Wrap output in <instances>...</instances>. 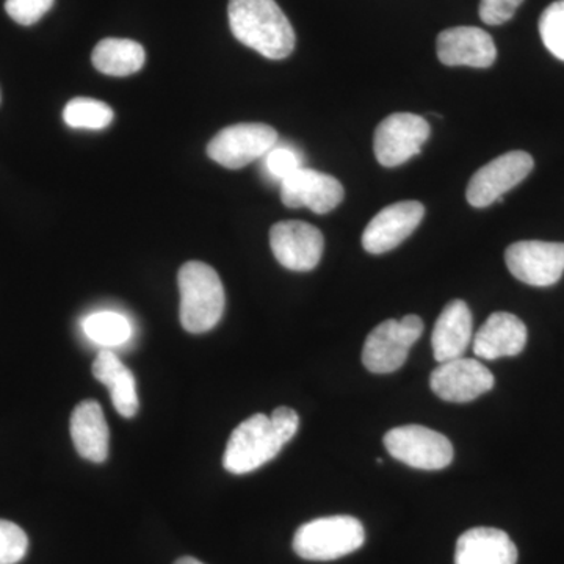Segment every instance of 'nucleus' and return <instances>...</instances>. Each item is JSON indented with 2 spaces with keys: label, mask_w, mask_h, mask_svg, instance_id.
Wrapping results in <instances>:
<instances>
[{
  "label": "nucleus",
  "mask_w": 564,
  "mask_h": 564,
  "mask_svg": "<svg viewBox=\"0 0 564 564\" xmlns=\"http://www.w3.org/2000/svg\"><path fill=\"white\" fill-rule=\"evenodd\" d=\"M425 206L419 202H400L378 212L362 232L364 250L384 254L403 243L421 225Z\"/></svg>",
  "instance_id": "ddd939ff"
},
{
  "label": "nucleus",
  "mask_w": 564,
  "mask_h": 564,
  "mask_svg": "<svg viewBox=\"0 0 564 564\" xmlns=\"http://www.w3.org/2000/svg\"><path fill=\"white\" fill-rule=\"evenodd\" d=\"M505 262L516 280L533 288H551L564 273V243L516 242L505 251Z\"/></svg>",
  "instance_id": "9d476101"
},
{
  "label": "nucleus",
  "mask_w": 564,
  "mask_h": 564,
  "mask_svg": "<svg viewBox=\"0 0 564 564\" xmlns=\"http://www.w3.org/2000/svg\"><path fill=\"white\" fill-rule=\"evenodd\" d=\"M343 184L332 174L300 169L281 182V199L291 209L307 207L315 214H328L343 203Z\"/></svg>",
  "instance_id": "4468645a"
},
{
  "label": "nucleus",
  "mask_w": 564,
  "mask_h": 564,
  "mask_svg": "<svg viewBox=\"0 0 564 564\" xmlns=\"http://www.w3.org/2000/svg\"><path fill=\"white\" fill-rule=\"evenodd\" d=\"M430 139V124L414 113H392L378 124L373 137L375 158L386 166L403 165L421 154Z\"/></svg>",
  "instance_id": "6e6552de"
},
{
  "label": "nucleus",
  "mask_w": 564,
  "mask_h": 564,
  "mask_svg": "<svg viewBox=\"0 0 564 564\" xmlns=\"http://www.w3.org/2000/svg\"><path fill=\"white\" fill-rule=\"evenodd\" d=\"M522 2L524 0H481L478 13L485 24L500 25L514 17Z\"/></svg>",
  "instance_id": "cd10ccee"
},
{
  "label": "nucleus",
  "mask_w": 564,
  "mask_h": 564,
  "mask_svg": "<svg viewBox=\"0 0 564 564\" xmlns=\"http://www.w3.org/2000/svg\"><path fill=\"white\" fill-rule=\"evenodd\" d=\"M181 292L180 317L185 332H210L225 313V288L218 273L207 263H184L177 274Z\"/></svg>",
  "instance_id": "f03ea898"
},
{
  "label": "nucleus",
  "mask_w": 564,
  "mask_h": 564,
  "mask_svg": "<svg viewBox=\"0 0 564 564\" xmlns=\"http://www.w3.org/2000/svg\"><path fill=\"white\" fill-rule=\"evenodd\" d=\"M265 159V169L270 176L276 181L288 180L291 174L299 172L303 169V159L299 151L293 150L291 147H273L272 150L263 155Z\"/></svg>",
  "instance_id": "a878e982"
},
{
  "label": "nucleus",
  "mask_w": 564,
  "mask_h": 564,
  "mask_svg": "<svg viewBox=\"0 0 564 564\" xmlns=\"http://www.w3.org/2000/svg\"><path fill=\"white\" fill-rule=\"evenodd\" d=\"M533 158L525 151H510L474 174L467 185V203L477 209L502 203L503 195L532 173Z\"/></svg>",
  "instance_id": "1a4fd4ad"
},
{
  "label": "nucleus",
  "mask_w": 564,
  "mask_h": 564,
  "mask_svg": "<svg viewBox=\"0 0 564 564\" xmlns=\"http://www.w3.org/2000/svg\"><path fill=\"white\" fill-rule=\"evenodd\" d=\"M272 421L276 426L278 432L284 437L285 443H291L292 437L295 436L300 429V417L295 410L288 406H280L273 411Z\"/></svg>",
  "instance_id": "c85d7f7f"
},
{
  "label": "nucleus",
  "mask_w": 564,
  "mask_h": 564,
  "mask_svg": "<svg viewBox=\"0 0 564 564\" xmlns=\"http://www.w3.org/2000/svg\"><path fill=\"white\" fill-rule=\"evenodd\" d=\"M91 62L99 73L124 77L139 73L147 62V52L137 41L106 39L96 44Z\"/></svg>",
  "instance_id": "412c9836"
},
{
  "label": "nucleus",
  "mask_w": 564,
  "mask_h": 564,
  "mask_svg": "<svg viewBox=\"0 0 564 564\" xmlns=\"http://www.w3.org/2000/svg\"><path fill=\"white\" fill-rule=\"evenodd\" d=\"M436 51L437 58L447 66L489 68L497 57L492 36L478 28H454L441 32Z\"/></svg>",
  "instance_id": "2eb2a0df"
},
{
  "label": "nucleus",
  "mask_w": 564,
  "mask_h": 564,
  "mask_svg": "<svg viewBox=\"0 0 564 564\" xmlns=\"http://www.w3.org/2000/svg\"><path fill=\"white\" fill-rule=\"evenodd\" d=\"M96 380L109 389L115 410L122 417L131 419L139 411L135 377L113 351L102 350L93 362Z\"/></svg>",
  "instance_id": "aec40b11"
},
{
  "label": "nucleus",
  "mask_w": 564,
  "mask_h": 564,
  "mask_svg": "<svg viewBox=\"0 0 564 564\" xmlns=\"http://www.w3.org/2000/svg\"><path fill=\"white\" fill-rule=\"evenodd\" d=\"M70 437L77 454L88 462L101 464L109 456L110 432L101 404L84 400L70 414Z\"/></svg>",
  "instance_id": "f3484780"
},
{
  "label": "nucleus",
  "mask_w": 564,
  "mask_h": 564,
  "mask_svg": "<svg viewBox=\"0 0 564 564\" xmlns=\"http://www.w3.org/2000/svg\"><path fill=\"white\" fill-rule=\"evenodd\" d=\"M423 333L419 315H404L402 321H386L375 326L362 348V362L369 372H397L406 362L411 347Z\"/></svg>",
  "instance_id": "39448f33"
},
{
  "label": "nucleus",
  "mask_w": 564,
  "mask_h": 564,
  "mask_svg": "<svg viewBox=\"0 0 564 564\" xmlns=\"http://www.w3.org/2000/svg\"><path fill=\"white\" fill-rule=\"evenodd\" d=\"M278 144V132L262 122H240L218 132L207 144V155L218 165L239 170L262 159Z\"/></svg>",
  "instance_id": "0eeeda50"
},
{
  "label": "nucleus",
  "mask_w": 564,
  "mask_h": 564,
  "mask_svg": "<svg viewBox=\"0 0 564 564\" xmlns=\"http://www.w3.org/2000/svg\"><path fill=\"white\" fill-rule=\"evenodd\" d=\"M430 388L444 402L469 403L494 388V375L478 359L456 358L440 362Z\"/></svg>",
  "instance_id": "f8f14e48"
},
{
  "label": "nucleus",
  "mask_w": 564,
  "mask_h": 564,
  "mask_svg": "<svg viewBox=\"0 0 564 564\" xmlns=\"http://www.w3.org/2000/svg\"><path fill=\"white\" fill-rule=\"evenodd\" d=\"M540 35L547 51L564 62V0H556L543 11Z\"/></svg>",
  "instance_id": "b1692460"
},
{
  "label": "nucleus",
  "mask_w": 564,
  "mask_h": 564,
  "mask_svg": "<svg viewBox=\"0 0 564 564\" xmlns=\"http://www.w3.org/2000/svg\"><path fill=\"white\" fill-rule=\"evenodd\" d=\"M384 447L397 462L414 469L441 470L454 462L451 441L422 425L395 426L386 433Z\"/></svg>",
  "instance_id": "423d86ee"
},
{
  "label": "nucleus",
  "mask_w": 564,
  "mask_h": 564,
  "mask_svg": "<svg viewBox=\"0 0 564 564\" xmlns=\"http://www.w3.org/2000/svg\"><path fill=\"white\" fill-rule=\"evenodd\" d=\"M174 564H204L199 562V560L192 558V556H182V558L177 560Z\"/></svg>",
  "instance_id": "c756f323"
},
{
  "label": "nucleus",
  "mask_w": 564,
  "mask_h": 564,
  "mask_svg": "<svg viewBox=\"0 0 564 564\" xmlns=\"http://www.w3.org/2000/svg\"><path fill=\"white\" fill-rule=\"evenodd\" d=\"M29 538L14 522L0 519V564H17L28 554Z\"/></svg>",
  "instance_id": "393cba45"
},
{
  "label": "nucleus",
  "mask_w": 564,
  "mask_h": 564,
  "mask_svg": "<svg viewBox=\"0 0 564 564\" xmlns=\"http://www.w3.org/2000/svg\"><path fill=\"white\" fill-rule=\"evenodd\" d=\"M474 322L469 306L463 300H452L434 325L432 345L437 362L462 358L473 343Z\"/></svg>",
  "instance_id": "6ab92c4d"
},
{
  "label": "nucleus",
  "mask_w": 564,
  "mask_h": 564,
  "mask_svg": "<svg viewBox=\"0 0 564 564\" xmlns=\"http://www.w3.org/2000/svg\"><path fill=\"white\" fill-rule=\"evenodd\" d=\"M527 337L529 333L521 318L510 313H494L475 334L474 352L486 361L518 356L525 348Z\"/></svg>",
  "instance_id": "dca6fc26"
},
{
  "label": "nucleus",
  "mask_w": 564,
  "mask_h": 564,
  "mask_svg": "<svg viewBox=\"0 0 564 564\" xmlns=\"http://www.w3.org/2000/svg\"><path fill=\"white\" fill-rule=\"evenodd\" d=\"M366 530L351 516H329L306 522L293 536V551L310 562H333L361 549Z\"/></svg>",
  "instance_id": "7ed1b4c3"
},
{
  "label": "nucleus",
  "mask_w": 564,
  "mask_h": 564,
  "mask_svg": "<svg viewBox=\"0 0 564 564\" xmlns=\"http://www.w3.org/2000/svg\"><path fill=\"white\" fill-rule=\"evenodd\" d=\"M285 444L288 443L278 432L270 415H251L240 423L229 437L223 456V466L234 475L254 473L259 467L276 458Z\"/></svg>",
  "instance_id": "20e7f679"
},
{
  "label": "nucleus",
  "mask_w": 564,
  "mask_h": 564,
  "mask_svg": "<svg viewBox=\"0 0 564 564\" xmlns=\"http://www.w3.org/2000/svg\"><path fill=\"white\" fill-rule=\"evenodd\" d=\"M85 336L102 347H118L132 336V325L126 315L113 311L93 313L82 322Z\"/></svg>",
  "instance_id": "4be33fe9"
},
{
  "label": "nucleus",
  "mask_w": 564,
  "mask_h": 564,
  "mask_svg": "<svg viewBox=\"0 0 564 564\" xmlns=\"http://www.w3.org/2000/svg\"><path fill=\"white\" fill-rule=\"evenodd\" d=\"M113 117V110L106 102L91 98L70 99L63 110V120L74 129L99 131L110 126Z\"/></svg>",
  "instance_id": "5701e85b"
},
{
  "label": "nucleus",
  "mask_w": 564,
  "mask_h": 564,
  "mask_svg": "<svg viewBox=\"0 0 564 564\" xmlns=\"http://www.w3.org/2000/svg\"><path fill=\"white\" fill-rule=\"evenodd\" d=\"M54 6V0H6V10L21 25L36 24Z\"/></svg>",
  "instance_id": "bb28decb"
},
{
  "label": "nucleus",
  "mask_w": 564,
  "mask_h": 564,
  "mask_svg": "<svg viewBox=\"0 0 564 564\" xmlns=\"http://www.w3.org/2000/svg\"><path fill=\"white\" fill-rule=\"evenodd\" d=\"M276 261L292 272H311L321 262L325 239L321 229L304 221H280L270 231Z\"/></svg>",
  "instance_id": "9b49d317"
},
{
  "label": "nucleus",
  "mask_w": 564,
  "mask_h": 564,
  "mask_svg": "<svg viewBox=\"0 0 564 564\" xmlns=\"http://www.w3.org/2000/svg\"><path fill=\"white\" fill-rule=\"evenodd\" d=\"M228 17L232 35L270 61L295 50V31L274 0H229Z\"/></svg>",
  "instance_id": "f257e3e1"
},
{
  "label": "nucleus",
  "mask_w": 564,
  "mask_h": 564,
  "mask_svg": "<svg viewBox=\"0 0 564 564\" xmlns=\"http://www.w3.org/2000/svg\"><path fill=\"white\" fill-rule=\"evenodd\" d=\"M518 547L508 533L491 527H475L459 536L455 564H516Z\"/></svg>",
  "instance_id": "a211bd4d"
}]
</instances>
